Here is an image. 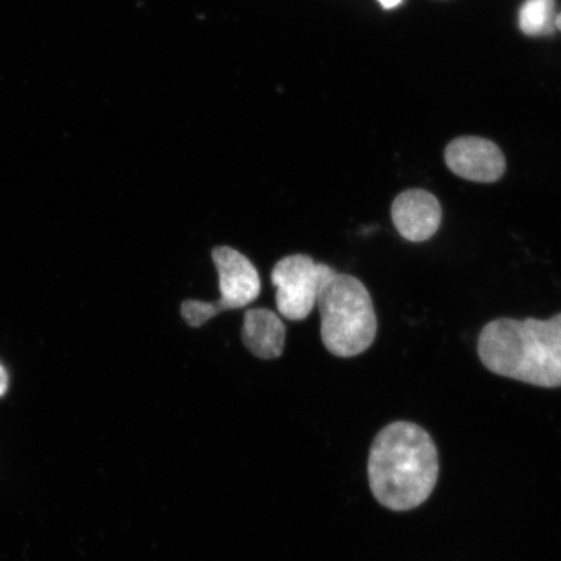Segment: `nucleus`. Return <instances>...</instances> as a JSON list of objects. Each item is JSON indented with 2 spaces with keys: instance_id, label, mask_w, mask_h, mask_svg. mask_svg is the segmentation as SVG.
Here are the masks:
<instances>
[{
  "instance_id": "1",
  "label": "nucleus",
  "mask_w": 561,
  "mask_h": 561,
  "mask_svg": "<svg viewBox=\"0 0 561 561\" xmlns=\"http://www.w3.org/2000/svg\"><path fill=\"white\" fill-rule=\"evenodd\" d=\"M438 451L431 434L410 421L386 425L371 444L368 479L371 494L391 511L420 507L437 485Z\"/></svg>"
},
{
  "instance_id": "2",
  "label": "nucleus",
  "mask_w": 561,
  "mask_h": 561,
  "mask_svg": "<svg viewBox=\"0 0 561 561\" xmlns=\"http://www.w3.org/2000/svg\"><path fill=\"white\" fill-rule=\"evenodd\" d=\"M477 351L494 375L538 388H561V313L550 320L490 321L482 328Z\"/></svg>"
},
{
  "instance_id": "3",
  "label": "nucleus",
  "mask_w": 561,
  "mask_h": 561,
  "mask_svg": "<svg viewBox=\"0 0 561 561\" xmlns=\"http://www.w3.org/2000/svg\"><path fill=\"white\" fill-rule=\"evenodd\" d=\"M318 305L321 340L329 353L354 357L375 342L377 316L367 287L359 278L336 272L322 286Z\"/></svg>"
},
{
  "instance_id": "4",
  "label": "nucleus",
  "mask_w": 561,
  "mask_h": 561,
  "mask_svg": "<svg viewBox=\"0 0 561 561\" xmlns=\"http://www.w3.org/2000/svg\"><path fill=\"white\" fill-rule=\"evenodd\" d=\"M213 261L219 273L221 297L215 301L185 300L180 311L188 327L199 328L215 316L240 310L261 296V277L255 265L242 252L219 245L213 250Z\"/></svg>"
},
{
  "instance_id": "5",
  "label": "nucleus",
  "mask_w": 561,
  "mask_h": 561,
  "mask_svg": "<svg viewBox=\"0 0 561 561\" xmlns=\"http://www.w3.org/2000/svg\"><path fill=\"white\" fill-rule=\"evenodd\" d=\"M335 273L331 265L316 263L305 254L280 259L271 275L279 314L290 321L306 320L318 304L322 286Z\"/></svg>"
},
{
  "instance_id": "6",
  "label": "nucleus",
  "mask_w": 561,
  "mask_h": 561,
  "mask_svg": "<svg viewBox=\"0 0 561 561\" xmlns=\"http://www.w3.org/2000/svg\"><path fill=\"white\" fill-rule=\"evenodd\" d=\"M445 160L454 174L479 184H494L506 173V158L494 142L481 137H460L448 144Z\"/></svg>"
},
{
  "instance_id": "7",
  "label": "nucleus",
  "mask_w": 561,
  "mask_h": 561,
  "mask_svg": "<svg viewBox=\"0 0 561 561\" xmlns=\"http://www.w3.org/2000/svg\"><path fill=\"white\" fill-rule=\"evenodd\" d=\"M391 217L405 241L425 242L440 227L442 207L436 195L424 188H409L392 202Z\"/></svg>"
},
{
  "instance_id": "8",
  "label": "nucleus",
  "mask_w": 561,
  "mask_h": 561,
  "mask_svg": "<svg viewBox=\"0 0 561 561\" xmlns=\"http://www.w3.org/2000/svg\"><path fill=\"white\" fill-rule=\"evenodd\" d=\"M241 336L252 355L273 360L284 353L286 327L276 312L252 308L244 313Z\"/></svg>"
},
{
  "instance_id": "9",
  "label": "nucleus",
  "mask_w": 561,
  "mask_h": 561,
  "mask_svg": "<svg viewBox=\"0 0 561 561\" xmlns=\"http://www.w3.org/2000/svg\"><path fill=\"white\" fill-rule=\"evenodd\" d=\"M556 0H526L518 24L524 34L539 37L556 31Z\"/></svg>"
},
{
  "instance_id": "10",
  "label": "nucleus",
  "mask_w": 561,
  "mask_h": 561,
  "mask_svg": "<svg viewBox=\"0 0 561 561\" xmlns=\"http://www.w3.org/2000/svg\"><path fill=\"white\" fill-rule=\"evenodd\" d=\"M9 385H10L9 374H7V370L4 369L2 364H0V397H3L7 392V390H9Z\"/></svg>"
},
{
  "instance_id": "11",
  "label": "nucleus",
  "mask_w": 561,
  "mask_h": 561,
  "mask_svg": "<svg viewBox=\"0 0 561 561\" xmlns=\"http://www.w3.org/2000/svg\"><path fill=\"white\" fill-rule=\"evenodd\" d=\"M386 10L396 9L397 5L401 4L402 0H378Z\"/></svg>"
},
{
  "instance_id": "12",
  "label": "nucleus",
  "mask_w": 561,
  "mask_h": 561,
  "mask_svg": "<svg viewBox=\"0 0 561 561\" xmlns=\"http://www.w3.org/2000/svg\"><path fill=\"white\" fill-rule=\"evenodd\" d=\"M556 25H557L558 30L561 31V13H560V15L557 16Z\"/></svg>"
}]
</instances>
